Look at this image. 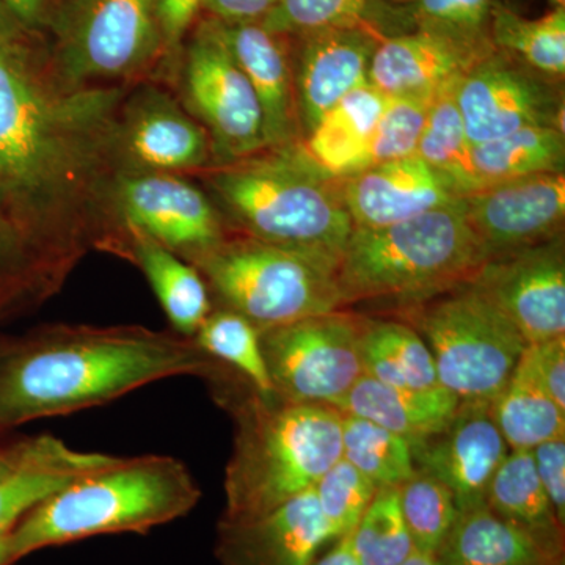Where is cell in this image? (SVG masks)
Returning <instances> with one entry per match:
<instances>
[{
  "instance_id": "1",
  "label": "cell",
  "mask_w": 565,
  "mask_h": 565,
  "mask_svg": "<svg viewBox=\"0 0 565 565\" xmlns=\"http://www.w3.org/2000/svg\"><path fill=\"white\" fill-rule=\"evenodd\" d=\"M125 96L63 92L0 58V207L55 289L92 247L118 243L109 189Z\"/></svg>"
},
{
  "instance_id": "2",
  "label": "cell",
  "mask_w": 565,
  "mask_h": 565,
  "mask_svg": "<svg viewBox=\"0 0 565 565\" xmlns=\"http://www.w3.org/2000/svg\"><path fill=\"white\" fill-rule=\"evenodd\" d=\"M217 363L180 334L51 327L0 356V429L109 404L163 379L217 377Z\"/></svg>"
},
{
  "instance_id": "3",
  "label": "cell",
  "mask_w": 565,
  "mask_h": 565,
  "mask_svg": "<svg viewBox=\"0 0 565 565\" xmlns=\"http://www.w3.org/2000/svg\"><path fill=\"white\" fill-rule=\"evenodd\" d=\"M200 497L195 478L174 457H118L33 508L9 534L11 564L95 535L147 533L188 515Z\"/></svg>"
},
{
  "instance_id": "4",
  "label": "cell",
  "mask_w": 565,
  "mask_h": 565,
  "mask_svg": "<svg viewBox=\"0 0 565 565\" xmlns=\"http://www.w3.org/2000/svg\"><path fill=\"white\" fill-rule=\"evenodd\" d=\"M206 184L252 239L337 269L353 223L343 192L299 147L206 170Z\"/></svg>"
},
{
  "instance_id": "5",
  "label": "cell",
  "mask_w": 565,
  "mask_h": 565,
  "mask_svg": "<svg viewBox=\"0 0 565 565\" xmlns=\"http://www.w3.org/2000/svg\"><path fill=\"white\" fill-rule=\"evenodd\" d=\"M234 418L236 435L226 465L221 523L269 514L315 489L343 456L341 412L337 408L285 403L255 392L237 404Z\"/></svg>"
},
{
  "instance_id": "6",
  "label": "cell",
  "mask_w": 565,
  "mask_h": 565,
  "mask_svg": "<svg viewBox=\"0 0 565 565\" xmlns=\"http://www.w3.org/2000/svg\"><path fill=\"white\" fill-rule=\"evenodd\" d=\"M487 262L465 217L462 199L418 217L353 228L337 267L341 302H423L470 281Z\"/></svg>"
},
{
  "instance_id": "7",
  "label": "cell",
  "mask_w": 565,
  "mask_h": 565,
  "mask_svg": "<svg viewBox=\"0 0 565 565\" xmlns=\"http://www.w3.org/2000/svg\"><path fill=\"white\" fill-rule=\"evenodd\" d=\"M188 263L259 332L343 307L334 267L248 236L225 237Z\"/></svg>"
},
{
  "instance_id": "8",
  "label": "cell",
  "mask_w": 565,
  "mask_h": 565,
  "mask_svg": "<svg viewBox=\"0 0 565 565\" xmlns=\"http://www.w3.org/2000/svg\"><path fill=\"white\" fill-rule=\"evenodd\" d=\"M429 348L446 392L462 403H492L514 373L526 341L470 281L407 311Z\"/></svg>"
},
{
  "instance_id": "9",
  "label": "cell",
  "mask_w": 565,
  "mask_h": 565,
  "mask_svg": "<svg viewBox=\"0 0 565 565\" xmlns=\"http://www.w3.org/2000/svg\"><path fill=\"white\" fill-rule=\"evenodd\" d=\"M51 77L61 90L114 87L166 57L156 0H62L51 11Z\"/></svg>"
},
{
  "instance_id": "10",
  "label": "cell",
  "mask_w": 565,
  "mask_h": 565,
  "mask_svg": "<svg viewBox=\"0 0 565 565\" xmlns=\"http://www.w3.org/2000/svg\"><path fill=\"white\" fill-rule=\"evenodd\" d=\"M362 322L341 311L262 330L278 399L334 407L362 377Z\"/></svg>"
},
{
  "instance_id": "11",
  "label": "cell",
  "mask_w": 565,
  "mask_h": 565,
  "mask_svg": "<svg viewBox=\"0 0 565 565\" xmlns=\"http://www.w3.org/2000/svg\"><path fill=\"white\" fill-rule=\"evenodd\" d=\"M180 77L184 109L206 129L215 166L267 150L262 106L215 21H202L193 32Z\"/></svg>"
},
{
  "instance_id": "12",
  "label": "cell",
  "mask_w": 565,
  "mask_h": 565,
  "mask_svg": "<svg viewBox=\"0 0 565 565\" xmlns=\"http://www.w3.org/2000/svg\"><path fill=\"white\" fill-rule=\"evenodd\" d=\"M109 207L121 236L140 230L185 262L226 237L214 203L177 173H115Z\"/></svg>"
},
{
  "instance_id": "13",
  "label": "cell",
  "mask_w": 565,
  "mask_h": 565,
  "mask_svg": "<svg viewBox=\"0 0 565 565\" xmlns=\"http://www.w3.org/2000/svg\"><path fill=\"white\" fill-rule=\"evenodd\" d=\"M455 96L471 145L526 126L564 131L563 102L546 77L500 51L471 66L457 81Z\"/></svg>"
},
{
  "instance_id": "14",
  "label": "cell",
  "mask_w": 565,
  "mask_h": 565,
  "mask_svg": "<svg viewBox=\"0 0 565 565\" xmlns=\"http://www.w3.org/2000/svg\"><path fill=\"white\" fill-rule=\"evenodd\" d=\"M114 159L117 173L191 172L212 161L211 139L180 102L148 85L122 99Z\"/></svg>"
},
{
  "instance_id": "15",
  "label": "cell",
  "mask_w": 565,
  "mask_h": 565,
  "mask_svg": "<svg viewBox=\"0 0 565 565\" xmlns=\"http://www.w3.org/2000/svg\"><path fill=\"white\" fill-rule=\"evenodd\" d=\"M509 319L526 344L565 334L563 241L487 259L470 280Z\"/></svg>"
},
{
  "instance_id": "16",
  "label": "cell",
  "mask_w": 565,
  "mask_h": 565,
  "mask_svg": "<svg viewBox=\"0 0 565 565\" xmlns=\"http://www.w3.org/2000/svg\"><path fill=\"white\" fill-rule=\"evenodd\" d=\"M465 217L487 259L557 237L565 217L564 173L487 184L462 196Z\"/></svg>"
},
{
  "instance_id": "17",
  "label": "cell",
  "mask_w": 565,
  "mask_h": 565,
  "mask_svg": "<svg viewBox=\"0 0 565 565\" xmlns=\"http://www.w3.org/2000/svg\"><path fill=\"white\" fill-rule=\"evenodd\" d=\"M490 403H462L444 433L412 449L416 468L444 482L459 512L486 504L490 482L508 457Z\"/></svg>"
},
{
  "instance_id": "18",
  "label": "cell",
  "mask_w": 565,
  "mask_h": 565,
  "mask_svg": "<svg viewBox=\"0 0 565 565\" xmlns=\"http://www.w3.org/2000/svg\"><path fill=\"white\" fill-rule=\"evenodd\" d=\"M330 542L311 489L259 519L218 522L215 556L222 565H313Z\"/></svg>"
},
{
  "instance_id": "19",
  "label": "cell",
  "mask_w": 565,
  "mask_h": 565,
  "mask_svg": "<svg viewBox=\"0 0 565 565\" xmlns=\"http://www.w3.org/2000/svg\"><path fill=\"white\" fill-rule=\"evenodd\" d=\"M353 228L394 225L462 199L418 156L379 163L341 180Z\"/></svg>"
},
{
  "instance_id": "20",
  "label": "cell",
  "mask_w": 565,
  "mask_h": 565,
  "mask_svg": "<svg viewBox=\"0 0 565 565\" xmlns=\"http://www.w3.org/2000/svg\"><path fill=\"white\" fill-rule=\"evenodd\" d=\"M215 24L262 106L267 150H286L299 145L297 136L302 128L297 111L289 36L267 31L262 22L221 24L215 21Z\"/></svg>"
},
{
  "instance_id": "21",
  "label": "cell",
  "mask_w": 565,
  "mask_h": 565,
  "mask_svg": "<svg viewBox=\"0 0 565 565\" xmlns=\"http://www.w3.org/2000/svg\"><path fill=\"white\" fill-rule=\"evenodd\" d=\"M296 76L297 111L303 136L349 92L367 81L382 36L362 28L322 29L300 36Z\"/></svg>"
},
{
  "instance_id": "22",
  "label": "cell",
  "mask_w": 565,
  "mask_h": 565,
  "mask_svg": "<svg viewBox=\"0 0 565 565\" xmlns=\"http://www.w3.org/2000/svg\"><path fill=\"white\" fill-rule=\"evenodd\" d=\"M494 51L415 29L379 41L367 81L386 96H435Z\"/></svg>"
},
{
  "instance_id": "23",
  "label": "cell",
  "mask_w": 565,
  "mask_h": 565,
  "mask_svg": "<svg viewBox=\"0 0 565 565\" xmlns=\"http://www.w3.org/2000/svg\"><path fill=\"white\" fill-rule=\"evenodd\" d=\"M117 459L102 452L79 451L52 435H39L14 445L9 467L0 471V539L7 537L51 494Z\"/></svg>"
},
{
  "instance_id": "24",
  "label": "cell",
  "mask_w": 565,
  "mask_h": 565,
  "mask_svg": "<svg viewBox=\"0 0 565 565\" xmlns=\"http://www.w3.org/2000/svg\"><path fill=\"white\" fill-rule=\"evenodd\" d=\"M388 96L363 82L349 92L297 147L316 169L333 180L362 172L367 147Z\"/></svg>"
},
{
  "instance_id": "25",
  "label": "cell",
  "mask_w": 565,
  "mask_h": 565,
  "mask_svg": "<svg viewBox=\"0 0 565 565\" xmlns=\"http://www.w3.org/2000/svg\"><path fill=\"white\" fill-rule=\"evenodd\" d=\"M118 253L140 267L174 330L192 340L212 311L206 281L196 267L136 228H122Z\"/></svg>"
},
{
  "instance_id": "26",
  "label": "cell",
  "mask_w": 565,
  "mask_h": 565,
  "mask_svg": "<svg viewBox=\"0 0 565 565\" xmlns=\"http://www.w3.org/2000/svg\"><path fill=\"white\" fill-rule=\"evenodd\" d=\"M459 405L449 392H403L363 373L333 408L344 415L370 419L401 435L414 449L434 435L444 433Z\"/></svg>"
},
{
  "instance_id": "27",
  "label": "cell",
  "mask_w": 565,
  "mask_h": 565,
  "mask_svg": "<svg viewBox=\"0 0 565 565\" xmlns=\"http://www.w3.org/2000/svg\"><path fill=\"white\" fill-rule=\"evenodd\" d=\"M438 565H559L525 531L487 504L459 512L435 553Z\"/></svg>"
},
{
  "instance_id": "28",
  "label": "cell",
  "mask_w": 565,
  "mask_h": 565,
  "mask_svg": "<svg viewBox=\"0 0 565 565\" xmlns=\"http://www.w3.org/2000/svg\"><path fill=\"white\" fill-rule=\"evenodd\" d=\"M486 504L530 534L548 555L563 559L564 526L546 497L531 451H509L490 482Z\"/></svg>"
},
{
  "instance_id": "29",
  "label": "cell",
  "mask_w": 565,
  "mask_h": 565,
  "mask_svg": "<svg viewBox=\"0 0 565 565\" xmlns=\"http://www.w3.org/2000/svg\"><path fill=\"white\" fill-rule=\"evenodd\" d=\"M490 415L511 451L565 437V408L545 392L526 349L508 384L490 403Z\"/></svg>"
},
{
  "instance_id": "30",
  "label": "cell",
  "mask_w": 565,
  "mask_h": 565,
  "mask_svg": "<svg viewBox=\"0 0 565 565\" xmlns=\"http://www.w3.org/2000/svg\"><path fill=\"white\" fill-rule=\"evenodd\" d=\"M364 373L408 393L446 392L433 353L414 327L396 321L362 322Z\"/></svg>"
},
{
  "instance_id": "31",
  "label": "cell",
  "mask_w": 565,
  "mask_h": 565,
  "mask_svg": "<svg viewBox=\"0 0 565 565\" xmlns=\"http://www.w3.org/2000/svg\"><path fill=\"white\" fill-rule=\"evenodd\" d=\"M473 162L482 188L534 174L564 173V131L555 126H526L473 145Z\"/></svg>"
},
{
  "instance_id": "32",
  "label": "cell",
  "mask_w": 565,
  "mask_h": 565,
  "mask_svg": "<svg viewBox=\"0 0 565 565\" xmlns=\"http://www.w3.org/2000/svg\"><path fill=\"white\" fill-rule=\"evenodd\" d=\"M490 40L494 50L541 76L565 73V9H552L544 17L527 20L514 10L493 3Z\"/></svg>"
},
{
  "instance_id": "33",
  "label": "cell",
  "mask_w": 565,
  "mask_h": 565,
  "mask_svg": "<svg viewBox=\"0 0 565 565\" xmlns=\"http://www.w3.org/2000/svg\"><path fill=\"white\" fill-rule=\"evenodd\" d=\"M412 0H278L264 17L267 31L285 36L334 28H362L382 36L392 11L408 9ZM384 39V36H382Z\"/></svg>"
},
{
  "instance_id": "34",
  "label": "cell",
  "mask_w": 565,
  "mask_h": 565,
  "mask_svg": "<svg viewBox=\"0 0 565 565\" xmlns=\"http://www.w3.org/2000/svg\"><path fill=\"white\" fill-rule=\"evenodd\" d=\"M456 84L435 96L416 156L465 196L481 189L482 182L475 169L473 145L456 104Z\"/></svg>"
},
{
  "instance_id": "35",
  "label": "cell",
  "mask_w": 565,
  "mask_h": 565,
  "mask_svg": "<svg viewBox=\"0 0 565 565\" xmlns=\"http://www.w3.org/2000/svg\"><path fill=\"white\" fill-rule=\"evenodd\" d=\"M341 449L377 489L403 486L416 475L408 441L370 419L341 414Z\"/></svg>"
},
{
  "instance_id": "36",
  "label": "cell",
  "mask_w": 565,
  "mask_h": 565,
  "mask_svg": "<svg viewBox=\"0 0 565 565\" xmlns=\"http://www.w3.org/2000/svg\"><path fill=\"white\" fill-rule=\"evenodd\" d=\"M192 340L212 359L234 367L259 396H275L262 332L243 315L228 308L211 311Z\"/></svg>"
},
{
  "instance_id": "37",
  "label": "cell",
  "mask_w": 565,
  "mask_h": 565,
  "mask_svg": "<svg viewBox=\"0 0 565 565\" xmlns=\"http://www.w3.org/2000/svg\"><path fill=\"white\" fill-rule=\"evenodd\" d=\"M352 548L360 565H401L414 553L401 512L399 487L377 489L352 531Z\"/></svg>"
},
{
  "instance_id": "38",
  "label": "cell",
  "mask_w": 565,
  "mask_h": 565,
  "mask_svg": "<svg viewBox=\"0 0 565 565\" xmlns=\"http://www.w3.org/2000/svg\"><path fill=\"white\" fill-rule=\"evenodd\" d=\"M399 504L414 548L435 556L459 515L455 494L444 482L416 470L399 486Z\"/></svg>"
},
{
  "instance_id": "39",
  "label": "cell",
  "mask_w": 565,
  "mask_h": 565,
  "mask_svg": "<svg viewBox=\"0 0 565 565\" xmlns=\"http://www.w3.org/2000/svg\"><path fill=\"white\" fill-rule=\"evenodd\" d=\"M435 96H388L371 137L364 169L416 154Z\"/></svg>"
},
{
  "instance_id": "40",
  "label": "cell",
  "mask_w": 565,
  "mask_h": 565,
  "mask_svg": "<svg viewBox=\"0 0 565 565\" xmlns=\"http://www.w3.org/2000/svg\"><path fill=\"white\" fill-rule=\"evenodd\" d=\"M493 3L494 0H412L408 13L419 31L494 50L490 40Z\"/></svg>"
},
{
  "instance_id": "41",
  "label": "cell",
  "mask_w": 565,
  "mask_h": 565,
  "mask_svg": "<svg viewBox=\"0 0 565 565\" xmlns=\"http://www.w3.org/2000/svg\"><path fill=\"white\" fill-rule=\"evenodd\" d=\"M313 490L334 542L355 530L377 487L341 457L319 479Z\"/></svg>"
},
{
  "instance_id": "42",
  "label": "cell",
  "mask_w": 565,
  "mask_h": 565,
  "mask_svg": "<svg viewBox=\"0 0 565 565\" xmlns=\"http://www.w3.org/2000/svg\"><path fill=\"white\" fill-rule=\"evenodd\" d=\"M47 275L0 207V311L54 294Z\"/></svg>"
},
{
  "instance_id": "43",
  "label": "cell",
  "mask_w": 565,
  "mask_h": 565,
  "mask_svg": "<svg viewBox=\"0 0 565 565\" xmlns=\"http://www.w3.org/2000/svg\"><path fill=\"white\" fill-rule=\"evenodd\" d=\"M0 58L54 84L50 57L41 47L40 35L29 31L3 0H0Z\"/></svg>"
},
{
  "instance_id": "44",
  "label": "cell",
  "mask_w": 565,
  "mask_h": 565,
  "mask_svg": "<svg viewBox=\"0 0 565 565\" xmlns=\"http://www.w3.org/2000/svg\"><path fill=\"white\" fill-rule=\"evenodd\" d=\"M535 471L561 525L565 523V437L545 441L531 449Z\"/></svg>"
},
{
  "instance_id": "45",
  "label": "cell",
  "mask_w": 565,
  "mask_h": 565,
  "mask_svg": "<svg viewBox=\"0 0 565 565\" xmlns=\"http://www.w3.org/2000/svg\"><path fill=\"white\" fill-rule=\"evenodd\" d=\"M526 353L545 392L565 408V334L539 344H527Z\"/></svg>"
},
{
  "instance_id": "46",
  "label": "cell",
  "mask_w": 565,
  "mask_h": 565,
  "mask_svg": "<svg viewBox=\"0 0 565 565\" xmlns=\"http://www.w3.org/2000/svg\"><path fill=\"white\" fill-rule=\"evenodd\" d=\"M204 0H156V14L161 28L163 51L173 54L191 31L193 21L203 10Z\"/></svg>"
},
{
  "instance_id": "47",
  "label": "cell",
  "mask_w": 565,
  "mask_h": 565,
  "mask_svg": "<svg viewBox=\"0 0 565 565\" xmlns=\"http://www.w3.org/2000/svg\"><path fill=\"white\" fill-rule=\"evenodd\" d=\"M278 0H204L203 10L210 20L221 24L262 22Z\"/></svg>"
},
{
  "instance_id": "48",
  "label": "cell",
  "mask_w": 565,
  "mask_h": 565,
  "mask_svg": "<svg viewBox=\"0 0 565 565\" xmlns=\"http://www.w3.org/2000/svg\"><path fill=\"white\" fill-rule=\"evenodd\" d=\"M3 2L20 18L29 31L40 35L46 28L51 13V0H3Z\"/></svg>"
},
{
  "instance_id": "49",
  "label": "cell",
  "mask_w": 565,
  "mask_h": 565,
  "mask_svg": "<svg viewBox=\"0 0 565 565\" xmlns=\"http://www.w3.org/2000/svg\"><path fill=\"white\" fill-rule=\"evenodd\" d=\"M332 548L313 565H360L352 548V531L333 542Z\"/></svg>"
},
{
  "instance_id": "50",
  "label": "cell",
  "mask_w": 565,
  "mask_h": 565,
  "mask_svg": "<svg viewBox=\"0 0 565 565\" xmlns=\"http://www.w3.org/2000/svg\"><path fill=\"white\" fill-rule=\"evenodd\" d=\"M401 565H438V563L433 555L414 550V553Z\"/></svg>"
},
{
  "instance_id": "51",
  "label": "cell",
  "mask_w": 565,
  "mask_h": 565,
  "mask_svg": "<svg viewBox=\"0 0 565 565\" xmlns=\"http://www.w3.org/2000/svg\"><path fill=\"white\" fill-rule=\"evenodd\" d=\"M0 565H11L9 535L0 539Z\"/></svg>"
},
{
  "instance_id": "52",
  "label": "cell",
  "mask_w": 565,
  "mask_h": 565,
  "mask_svg": "<svg viewBox=\"0 0 565 565\" xmlns=\"http://www.w3.org/2000/svg\"><path fill=\"white\" fill-rule=\"evenodd\" d=\"M11 457H13V448L0 449V471L6 470V468L9 467Z\"/></svg>"
},
{
  "instance_id": "53",
  "label": "cell",
  "mask_w": 565,
  "mask_h": 565,
  "mask_svg": "<svg viewBox=\"0 0 565 565\" xmlns=\"http://www.w3.org/2000/svg\"><path fill=\"white\" fill-rule=\"evenodd\" d=\"M552 9H565V0H546Z\"/></svg>"
}]
</instances>
